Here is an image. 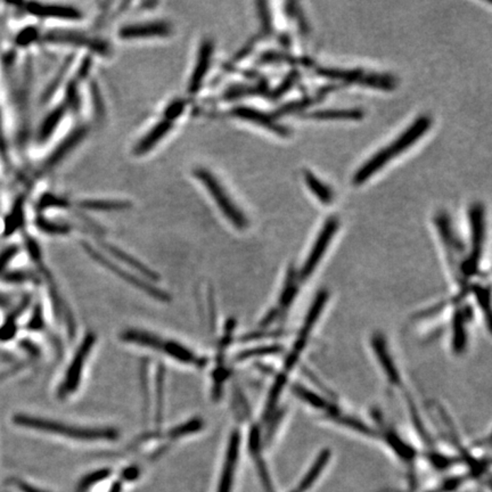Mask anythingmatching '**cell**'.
I'll return each mask as SVG.
<instances>
[{"label":"cell","mask_w":492,"mask_h":492,"mask_svg":"<svg viewBox=\"0 0 492 492\" xmlns=\"http://www.w3.org/2000/svg\"><path fill=\"white\" fill-rule=\"evenodd\" d=\"M304 181L307 184L308 189L323 204H330L333 201V191L330 187L325 185L322 180L315 177L311 171H306Z\"/></svg>","instance_id":"cb8c5ba5"},{"label":"cell","mask_w":492,"mask_h":492,"mask_svg":"<svg viewBox=\"0 0 492 492\" xmlns=\"http://www.w3.org/2000/svg\"><path fill=\"white\" fill-rule=\"evenodd\" d=\"M82 246L90 258L94 259L101 267H104L105 269L113 272L114 275L121 278L122 281H125L127 284L135 287V289H138L151 298H157V301L163 302V303H168L171 301V296H169L168 293L157 287V285L152 284V281H147L145 278L133 275V272H129V270L123 269L121 266L116 264V261L111 260L104 253L99 252V250H96L87 242H82Z\"/></svg>","instance_id":"3957f363"},{"label":"cell","mask_w":492,"mask_h":492,"mask_svg":"<svg viewBox=\"0 0 492 492\" xmlns=\"http://www.w3.org/2000/svg\"><path fill=\"white\" fill-rule=\"evenodd\" d=\"M203 427H204V422H203L202 418L195 417V418L187 420L185 423L172 427L168 432V437L172 440H177V439L186 437V435H194L196 432L203 430Z\"/></svg>","instance_id":"83f0119b"},{"label":"cell","mask_w":492,"mask_h":492,"mask_svg":"<svg viewBox=\"0 0 492 492\" xmlns=\"http://www.w3.org/2000/svg\"><path fill=\"white\" fill-rule=\"evenodd\" d=\"M26 9L30 14L39 18H55L61 20H80L82 13L78 9L63 5H52V4L29 3L26 4Z\"/></svg>","instance_id":"9a60e30c"},{"label":"cell","mask_w":492,"mask_h":492,"mask_svg":"<svg viewBox=\"0 0 492 492\" xmlns=\"http://www.w3.org/2000/svg\"><path fill=\"white\" fill-rule=\"evenodd\" d=\"M139 469L137 466L127 467V469L122 472L121 481H133L136 480L139 476Z\"/></svg>","instance_id":"816d5d0a"},{"label":"cell","mask_w":492,"mask_h":492,"mask_svg":"<svg viewBox=\"0 0 492 492\" xmlns=\"http://www.w3.org/2000/svg\"><path fill=\"white\" fill-rule=\"evenodd\" d=\"M235 326H236V320L234 318L229 319L228 322L226 323V328L223 330V339H221L220 343H219V347H220L221 350L226 349L230 345Z\"/></svg>","instance_id":"ee69618b"},{"label":"cell","mask_w":492,"mask_h":492,"mask_svg":"<svg viewBox=\"0 0 492 492\" xmlns=\"http://www.w3.org/2000/svg\"><path fill=\"white\" fill-rule=\"evenodd\" d=\"M170 31L171 26L165 22H147L123 26L119 35L122 39H142L163 37L168 35Z\"/></svg>","instance_id":"5bb4252c"},{"label":"cell","mask_w":492,"mask_h":492,"mask_svg":"<svg viewBox=\"0 0 492 492\" xmlns=\"http://www.w3.org/2000/svg\"><path fill=\"white\" fill-rule=\"evenodd\" d=\"M185 110V103L183 101H176L169 105L168 108L165 110V120L168 121H174L177 119L180 114L183 113Z\"/></svg>","instance_id":"b9f144b4"},{"label":"cell","mask_w":492,"mask_h":492,"mask_svg":"<svg viewBox=\"0 0 492 492\" xmlns=\"http://www.w3.org/2000/svg\"><path fill=\"white\" fill-rule=\"evenodd\" d=\"M296 79H298V72H291V74H289L286 79H285L284 82H281L278 86L277 89L274 91V96L275 97H281V95H284L287 90L290 89L294 84V82H296Z\"/></svg>","instance_id":"7dc6e473"},{"label":"cell","mask_w":492,"mask_h":492,"mask_svg":"<svg viewBox=\"0 0 492 492\" xmlns=\"http://www.w3.org/2000/svg\"><path fill=\"white\" fill-rule=\"evenodd\" d=\"M38 37V29H35V26H26L16 35V44L20 47L29 46L32 43H35Z\"/></svg>","instance_id":"8d00e7d4"},{"label":"cell","mask_w":492,"mask_h":492,"mask_svg":"<svg viewBox=\"0 0 492 492\" xmlns=\"http://www.w3.org/2000/svg\"><path fill=\"white\" fill-rule=\"evenodd\" d=\"M91 97H93L96 116H99V118H103L105 113L104 103H103V99H101L99 86L96 84H93V86H91Z\"/></svg>","instance_id":"7bdbcfd3"},{"label":"cell","mask_w":492,"mask_h":492,"mask_svg":"<svg viewBox=\"0 0 492 492\" xmlns=\"http://www.w3.org/2000/svg\"><path fill=\"white\" fill-rule=\"evenodd\" d=\"M165 367L159 364L155 376V423L157 429L162 425L163 408H164Z\"/></svg>","instance_id":"7402d4cb"},{"label":"cell","mask_w":492,"mask_h":492,"mask_svg":"<svg viewBox=\"0 0 492 492\" xmlns=\"http://www.w3.org/2000/svg\"><path fill=\"white\" fill-rule=\"evenodd\" d=\"M337 229H339V220L335 217H330L324 223L322 232L319 233L318 237L313 243V249L310 251L307 260L304 262L301 272H300V278L302 281H306L308 277H310L313 270L317 268Z\"/></svg>","instance_id":"52a82bcc"},{"label":"cell","mask_w":492,"mask_h":492,"mask_svg":"<svg viewBox=\"0 0 492 492\" xmlns=\"http://www.w3.org/2000/svg\"><path fill=\"white\" fill-rule=\"evenodd\" d=\"M328 292H326V291H322V292L319 293L318 296H317V298H315V301L313 302V306L310 308L309 313H308L307 317L304 319L303 326H302L298 335L296 336L293 349L291 350L290 354H287L286 359H285L284 371L281 374H284L286 376L287 373L292 371L294 366L296 365L298 358H300L302 352H303L304 347L307 345L310 333H311L313 326H315V323H317V319L319 318V315L322 313L325 304H326V301H328Z\"/></svg>","instance_id":"8992f818"},{"label":"cell","mask_w":492,"mask_h":492,"mask_svg":"<svg viewBox=\"0 0 492 492\" xmlns=\"http://www.w3.org/2000/svg\"><path fill=\"white\" fill-rule=\"evenodd\" d=\"M15 486H16V488H20L23 492H43L40 491V490L35 489L33 486H29V484L20 482V481H16V482H15Z\"/></svg>","instance_id":"db71d44e"},{"label":"cell","mask_w":492,"mask_h":492,"mask_svg":"<svg viewBox=\"0 0 492 492\" xmlns=\"http://www.w3.org/2000/svg\"><path fill=\"white\" fill-rule=\"evenodd\" d=\"M463 480L459 478L452 479V480L447 481L446 483L443 484L442 488H441L440 492H452L454 490H457L461 486Z\"/></svg>","instance_id":"f907efd6"},{"label":"cell","mask_w":492,"mask_h":492,"mask_svg":"<svg viewBox=\"0 0 492 492\" xmlns=\"http://www.w3.org/2000/svg\"><path fill=\"white\" fill-rule=\"evenodd\" d=\"M86 135H87V128L86 127H78L76 130L69 133L67 138L60 142V145L52 152L50 157L46 160V162L44 164V171L50 170V169L54 168L55 165L61 162L62 160L67 157L69 152L73 151L77 147V145H79V142H82V139L86 137Z\"/></svg>","instance_id":"2e32d148"},{"label":"cell","mask_w":492,"mask_h":492,"mask_svg":"<svg viewBox=\"0 0 492 492\" xmlns=\"http://www.w3.org/2000/svg\"><path fill=\"white\" fill-rule=\"evenodd\" d=\"M319 76L325 78L335 79L347 82H358L362 84L365 73L360 69H319Z\"/></svg>","instance_id":"484cf974"},{"label":"cell","mask_w":492,"mask_h":492,"mask_svg":"<svg viewBox=\"0 0 492 492\" xmlns=\"http://www.w3.org/2000/svg\"><path fill=\"white\" fill-rule=\"evenodd\" d=\"M44 315H43V309H41L40 306H37L35 309V313L32 315L31 319H30L29 324H28V328L31 330H40L44 328Z\"/></svg>","instance_id":"f6af8a7d"},{"label":"cell","mask_w":492,"mask_h":492,"mask_svg":"<svg viewBox=\"0 0 492 492\" xmlns=\"http://www.w3.org/2000/svg\"><path fill=\"white\" fill-rule=\"evenodd\" d=\"M258 6L262 29H264V33L269 35L272 31V20L269 9H268V4L260 1L258 3Z\"/></svg>","instance_id":"f35d334b"},{"label":"cell","mask_w":492,"mask_h":492,"mask_svg":"<svg viewBox=\"0 0 492 492\" xmlns=\"http://www.w3.org/2000/svg\"><path fill=\"white\" fill-rule=\"evenodd\" d=\"M65 112H67V106L60 105L58 108H56L55 110L47 116L46 119L41 123L40 129H39V142H45L50 138L52 133L56 130V128L61 123L63 116H65Z\"/></svg>","instance_id":"603a6c76"},{"label":"cell","mask_w":492,"mask_h":492,"mask_svg":"<svg viewBox=\"0 0 492 492\" xmlns=\"http://www.w3.org/2000/svg\"><path fill=\"white\" fill-rule=\"evenodd\" d=\"M45 40L56 43V44H69L87 47L90 50L101 52V54H105L108 50V44H105L104 41L91 38L89 35H86L82 32L54 30V31L47 33Z\"/></svg>","instance_id":"30bf717a"},{"label":"cell","mask_w":492,"mask_h":492,"mask_svg":"<svg viewBox=\"0 0 492 492\" xmlns=\"http://www.w3.org/2000/svg\"><path fill=\"white\" fill-rule=\"evenodd\" d=\"M469 227L472 251L464 266L466 275H472L480 260L481 250L484 240V208L481 204H474L469 208Z\"/></svg>","instance_id":"ba28073f"},{"label":"cell","mask_w":492,"mask_h":492,"mask_svg":"<svg viewBox=\"0 0 492 492\" xmlns=\"http://www.w3.org/2000/svg\"><path fill=\"white\" fill-rule=\"evenodd\" d=\"M257 469H258L259 478H260L266 492H275V489L272 486V480H270L269 473H268V469L266 467V464L261 458H259V456L257 457Z\"/></svg>","instance_id":"74e56055"},{"label":"cell","mask_w":492,"mask_h":492,"mask_svg":"<svg viewBox=\"0 0 492 492\" xmlns=\"http://www.w3.org/2000/svg\"><path fill=\"white\" fill-rule=\"evenodd\" d=\"M212 55H213V43L210 39H206L203 41L199 50L196 65L189 82V94L194 95L202 87L203 82L208 74V67L211 65Z\"/></svg>","instance_id":"4fadbf2b"},{"label":"cell","mask_w":492,"mask_h":492,"mask_svg":"<svg viewBox=\"0 0 492 492\" xmlns=\"http://www.w3.org/2000/svg\"><path fill=\"white\" fill-rule=\"evenodd\" d=\"M96 340H97L96 334L90 332V333L84 335L82 343L79 345L78 349L74 352V356H73L72 360L67 367L65 377L62 381L61 385L58 386L57 396L60 399H67L78 390L79 385L82 382V371H84L90 352L95 347Z\"/></svg>","instance_id":"5b68a950"},{"label":"cell","mask_w":492,"mask_h":492,"mask_svg":"<svg viewBox=\"0 0 492 492\" xmlns=\"http://www.w3.org/2000/svg\"><path fill=\"white\" fill-rule=\"evenodd\" d=\"M67 206V202L63 199L55 196L52 194H45L39 201V208H46L50 206H56V208H64Z\"/></svg>","instance_id":"60d3db41"},{"label":"cell","mask_w":492,"mask_h":492,"mask_svg":"<svg viewBox=\"0 0 492 492\" xmlns=\"http://www.w3.org/2000/svg\"><path fill=\"white\" fill-rule=\"evenodd\" d=\"M18 249L15 245L9 246L6 250H4L0 255V274L6 268L7 264L14 259L15 255H18Z\"/></svg>","instance_id":"bcb514c9"},{"label":"cell","mask_w":492,"mask_h":492,"mask_svg":"<svg viewBox=\"0 0 492 492\" xmlns=\"http://www.w3.org/2000/svg\"><path fill=\"white\" fill-rule=\"evenodd\" d=\"M281 351L279 347H258L247 349L242 351L237 356L235 357L236 362H245V360L252 359L255 357L268 356V354H277Z\"/></svg>","instance_id":"d6a6232c"},{"label":"cell","mask_w":492,"mask_h":492,"mask_svg":"<svg viewBox=\"0 0 492 492\" xmlns=\"http://www.w3.org/2000/svg\"><path fill=\"white\" fill-rule=\"evenodd\" d=\"M111 473H112L111 469H103L86 475V476L80 481V483H79L78 492L88 491L91 486H96V484L99 483L101 481L106 480V479L110 476Z\"/></svg>","instance_id":"f546056e"},{"label":"cell","mask_w":492,"mask_h":492,"mask_svg":"<svg viewBox=\"0 0 492 492\" xmlns=\"http://www.w3.org/2000/svg\"><path fill=\"white\" fill-rule=\"evenodd\" d=\"M293 492H298V491H296H296H293Z\"/></svg>","instance_id":"6f0895ef"},{"label":"cell","mask_w":492,"mask_h":492,"mask_svg":"<svg viewBox=\"0 0 492 492\" xmlns=\"http://www.w3.org/2000/svg\"><path fill=\"white\" fill-rule=\"evenodd\" d=\"M373 347L375 351H376L377 358H379V362L382 364L388 379H391L394 384L399 383V375H398L397 369L394 367L393 362L388 357L384 341L381 337H375L373 342Z\"/></svg>","instance_id":"d4e9b609"},{"label":"cell","mask_w":492,"mask_h":492,"mask_svg":"<svg viewBox=\"0 0 492 492\" xmlns=\"http://www.w3.org/2000/svg\"><path fill=\"white\" fill-rule=\"evenodd\" d=\"M99 245H101V247L104 249L105 252L108 253L112 258L116 259V261H120L122 264H125V266L131 268L133 272H139V274H140L142 277H145V279H147V281H160V275L157 272H154L150 267L146 266L145 264H142V261H139L138 259L133 258V255L125 252L123 250L116 247L113 244L104 242V240L99 242Z\"/></svg>","instance_id":"7c38bea8"},{"label":"cell","mask_w":492,"mask_h":492,"mask_svg":"<svg viewBox=\"0 0 492 492\" xmlns=\"http://www.w3.org/2000/svg\"><path fill=\"white\" fill-rule=\"evenodd\" d=\"M294 393L298 398L303 399L306 403H309L310 406L315 407V408L328 409V405L325 403L324 399L319 397L318 394L313 393V392L309 391L307 388H304L303 386L296 385L294 386Z\"/></svg>","instance_id":"836d02e7"},{"label":"cell","mask_w":492,"mask_h":492,"mask_svg":"<svg viewBox=\"0 0 492 492\" xmlns=\"http://www.w3.org/2000/svg\"><path fill=\"white\" fill-rule=\"evenodd\" d=\"M162 354H167L172 359L177 362L187 364V365H196L199 367H204L206 364V359H199L196 354L193 351L189 350V347L181 345L177 341H169L165 340L163 345Z\"/></svg>","instance_id":"ac0fdd59"},{"label":"cell","mask_w":492,"mask_h":492,"mask_svg":"<svg viewBox=\"0 0 492 492\" xmlns=\"http://www.w3.org/2000/svg\"><path fill=\"white\" fill-rule=\"evenodd\" d=\"M110 492H122V481H116L111 486Z\"/></svg>","instance_id":"9f6ffc18"},{"label":"cell","mask_w":492,"mask_h":492,"mask_svg":"<svg viewBox=\"0 0 492 492\" xmlns=\"http://www.w3.org/2000/svg\"><path fill=\"white\" fill-rule=\"evenodd\" d=\"M73 58H74L73 56H69V57L67 58L65 63H63L61 69H60L57 74H56L55 78L52 79L50 86L47 87L46 91H45L44 96H43V101H48V99H50V97L54 95L56 90L58 89V87L61 86L64 77H65V74H67V69H69V67H71V63H72Z\"/></svg>","instance_id":"4dcf8cb0"},{"label":"cell","mask_w":492,"mask_h":492,"mask_svg":"<svg viewBox=\"0 0 492 492\" xmlns=\"http://www.w3.org/2000/svg\"><path fill=\"white\" fill-rule=\"evenodd\" d=\"M318 99H302V101H293V103H290V104H286L283 106V108H279V111H278V113L279 114H290L293 113V112H296V111H300L302 110L303 108H308V106H310V105L315 104V101Z\"/></svg>","instance_id":"ab89813d"},{"label":"cell","mask_w":492,"mask_h":492,"mask_svg":"<svg viewBox=\"0 0 492 492\" xmlns=\"http://www.w3.org/2000/svg\"><path fill=\"white\" fill-rule=\"evenodd\" d=\"M171 128H172V122L168 121V120H163V121L159 122V123H157V125L138 142V145L135 147V153H136L137 155H142V154L151 151L152 148L157 145V142L171 130Z\"/></svg>","instance_id":"ffe728a7"},{"label":"cell","mask_w":492,"mask_h":492,"mask_svg":"<svg viewBox=\"0 0 492 492\" xmlns=\"http://www.w3.org/2000/svg\"><path fill=\"white\" fill-rule=\"evenodd\" d=\"M432 462H433V464H435L437 469H446L447 466H449V464H450L447 458L441 457V456H437V454H435V456L432 457Z\"/></svg>","instance_id":"f5cc1de1"},{"label":"cell","mask_w":492,"mask_h":492,"mask_svg":"<svg viewBox=\"0 0 492 492\" xmlns=\"http://www.w3.org/2000/svg\"><path fill=\"white\" fill-rule=\"evenodd\" d=\"M35 226L40 229L41 232L47 233L50 235H65L69 232V227L63 223L50 221L46 218L39 217L35 220Z\"/></svg>","instance_id":"1f68e13d"},{"label":"cell","mask_w":492,"mask_h":492,"mask_svg":"<svg viewBox=\"0 0 492 492\" xmlns=\"http://www.w3.org/2000/svg\"><path fill=\"white\" fill-rule=\"evenodd\" d=\"M233 114L240 119L253 122L255 125L266 128L268 130L277 133L279 136L286 137L291 133L290 129L276 121L275 118H272L269 114L264 113L262 111L257 110V108H249V106H238V108H235L233 110Z\"/></svg>","instance_id":"8fae6325"},{"label":"cell","mask_w":492,"mask_h":492,"mask_svg":"<svg viewBox=\"0 0 492 492\" xmlns=\"http://www.w3.org/2000/svg\"><path fill=\"white\" fill-rule=\"evenodd\" d=\"M90 67V58H86L84 60V64L82 65V69H80V71H79V76H80V78H84V77H86V74L88 73V69H89Z\"/></svg>","instance_id":"11a10c76"},{"label":"cell","mask_w":492,"mask_h":492,"mask_svg":"<svg viewBox=\"0 0 492 492\" xmlns=\"http://www.w3.org/2000/svg\"><path fill=\"white\" fill-rule=\"evenodd\" d=\"M120 340L125 343L140 345V347L151 349V350L162 352L165 340L161 339L157 334L147 330L128 328L120 334Z\"/></svg>","instance_id":"e0dca14e"},{"label":"cell","mask_w":492,"mask_h":492,"mask_svg":"<svg viewBox=\"0 0 492 492\" xmlns=\"http://www.w3.org/2000/svg\"><path fill=\"white\" fill-rule=\"evenodd\" d=\"M386 441H388V445L391 446L394 452H397L398 456H399L400 458H403V461L410 462L414 459V449L409 447L408 445H406L403 440H400L398 435H393L392 432H390V433L386 435Z\"/></svg>","instance_id":"f1b7e54d"},{"label":"cell","mask_w":492,"mask_h":492,"mask_svg":"<svg viewBox=\"0 0 492 492\" xmlns=\"http://www.w3.org/2000/svg\"><path fill=\"white\" fill-rule=\"evenodd\" d=\"M67 101L69 108H73V110H78L80 101H79L78 89H77L76 82L69 84V87H67Z\"/></svg>","instance_id":"c3c4849f"},{"label":"cell","mask_w":492,"mask_h":492,"mask_svg":"<svg viewBox=\"0 0 492 492\" xmlns=\"http://www.w3.org/2000/svg\"><path fill=\"white\" fill-rule=\"evenodd\" d=\"M16 425L45 432L50 435H62L69 439L79 441H116L120 433L114 427H87V426L72 425L62 423L57 420H47L40 417L30 416L26 414H16L13 417Z\"/></svg>","instance_id":"6da1fadb"},{"label":"cell","mask_w":492,"mask_h":492,"mask_svg":"<svg viewBox=\"0 0 492 492\" xmlns=\"http://www.w3.org/2000/svg\"><path fill=\"white\" fill-rule=\"evenodd\" d=\"M79 206L89 211H122L130 208V203L125 201L87 200Z\"/></svg>","instance_id":"4316f807"},{"label":"cell","mask_w":492,"mask_h":492,"mask_svg":"<svg viewBox=\"0 0 492 492\" xmlns=\"http://www.w3.org/2000/svg\"><path fill=\"white\" fill-rule=\"evenodd\" d=\"M195 177L200 180L201 183L208 189V194L211 195L212 199L217 203V206L220 208L221 212L226 216L230 223L238 229H244L247 226V220L245 216L242 213L240 208L235 206L232 199L227 194L226 189H223L217 178L212 174V172L206 169L199 168L194 171Z\"/></svg>","instance_id":"277c9868"},{"label":"cell","mask_w":492,"mask_h":492,"mask_svg":"<svg viewBox=\"0 0 492 492\" xmlns=\"http://www.w3.org/2000/svg\"><path fill=\"white\" fill-rule=\"evenodd\" d=\"M432 120L429 116H420L415 120L414 123L408 127V129L400 135L388 147L383 148L377 152L375 155L368 160L365 164L360 167L359 170L354 174V185L359 186L366 183L371 176L376 174L379 169H382L386 163L397 157L398 154L403 153L408 150L413 144L423 136L426 131L431 127Z\"/></svg>","instance_id":"7a4b0ae2"},{"label":"cell","mask_w":492,"mask_h":492,"mask_svg":"<svg viewBox=\"0 0 492 492\" xmlns=\"http://www.w3.org/2000/svg\"><path fill=\"white\" fill-rule=\"evenodd\" d=\"M465 341V320L463 315L458 313L454 320V350L463 349Z\"/></svg>","instance_id":"e575fe53"},{"label":"cell","mask_w":492,"mask_h":492,"mask_svg":"<svg viewBox=\"0 0 492 492\" xmlns=\"http://www.w3.org/2000/svg\"><path fill=\"white\" fill-rule=\"evenodd\" d=\"M240 449V433L237 430H234L229 437L228 446H227L226 457L223 462L221 478L218 486V492H232L234 474L236 471V465L238 463Z\"/></svg>","instance_id":"9c48e42d"},{"label":"cell","mask_w":492,"mask_h":492,"mask_svg":"<svg viewBox=\"0 0 492 492\" xmlns=\"http://www.w3.org/2000/svg\"><path fill=\"white\" fill-rule=\"evenodd\" d=\"M365 113L359 108H330V110H319L308 114V118L320 121L328 120H345V121H358L364 118Z\"/></svg>","instance_id":"d6986e66"},{"label":"cell","mask_w":492,"mask_h":492,"mask_svg":"<svg viewBox=\"0 0 492 492\" xmlns=\"http://www.w3.org/2000/svg\"><path fill=\"white\" fill-rule=\"evenodd\" d=\"M140 382H142V399L145 405V411H150V385H148V360H142L140 366Z\"/></svg>","instance_id":"d590c367"},{"label":"cell","mask_w":492,"mask_h":492,"mask_svg":"<svg viewBox=\"0 0 492 492\" xmlns=\"http://www.w3.org/2000/svg\"><path fill=\"white\" fill-rule=\"evenodd\" d=\"M6 279L13 283H23V281H31L32 275L29 272H11L6 276Z\"/></svg>","instance_id":"681fc988"},{"label":"cell","mask_w":492,"mask_h":492,"mask_svg":"<svg viewBox=\"0 0 492 492\" xmlns=\"http://www.w3.org/2000/svg\"><path fill=\"white\" fill-rule=\"evenodd\" d=\"M330 450H328V449L323 450V452L318 454V457L315 459V463L313 464L311 469L308 471L307 474L304 475V478L302 479L301 482L298 484V489L296 490V491L306 492L309 488H311L313 484L315 483V480L319 478V475L322 474L325 467H326L328 462H330Z\"/></svg>","instance_id":"44dd1931"}]
</instances>
